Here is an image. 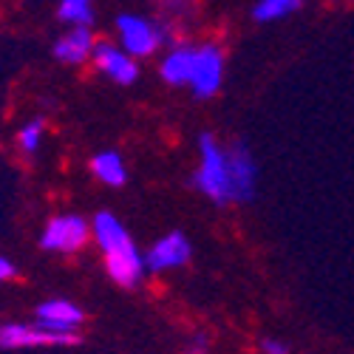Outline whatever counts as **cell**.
Masks as SVG:
<instances>
[{
	"label": "cell",
	"mask_w": 354,
	"mask_h": 354,
	"mask_svg": "<svg viewBox=\"0 0 354 354\" xmlns=\"http://www.w3.org/2000/svg\"><path fill=\"white\" fill-rule=\"evenodd\" d=\"M91 57L97 68L120 85H133L139 77V66L133 63V54H128L125 48H116L113 43H97Z\"/></svg>",
	"instance_id": "9c48e42d"
},
{
	"label": "cell",
	"mask_w": 354,
	"mask_h": 354,
	"mask_svg": "<svg viewBox=\"0 0 354 354\" xmlns=\"http://www.w3.org/2000/svg\"><path fill=\"white\" fill-rule=\"evenodd\" d=\"M116 28H120V37H122V48L133 57H147L153 54L165 40H167V28L139 17V15H122L116 20Z\"/></svg>",
	"instance_id": "3957f363"
},
{
	"label": "cell",
	"mask_w": 354,
	"mask_h": 354,
	"mask_svg": "<svg viewBox=\"0 0 354 354\" xmlns=\"http://www.w3.org/2000/svg\"><path fill=\"white\" fill-rule=\"evenodd\" d=\"M94 0H60V20L66 23H74V26H88L94 20V9H91Z\"/></svg>",
	"instance_id": "9a60e30c"
},
{
	"label": "cell",
	"mask_w": 354,
	"mask_h": 354,
	"mask_svg": "<svg viewBox=\"0 0 354 354\" xmlns=\"http://www.w3.org/2000/svg\"><path fill=\"white\" fill-rule=\"evenodd\" d=\"M94 230V239L105 255V270L108 275L125 286V289H133L139 286V281L145 278V258L139 252V247L133 244V239L128 235V230L122 227V221L111 216V213H100L91 224Z\"/></svg>",
	"instance_id": "6da1fadb"
},
{
	"label": "cell",
	"mask_w": 354,
	"mask_h": 354,
	"mask_svg": "<svg viewBox=\"0 0 354 354\" xmlns=\"http://www.w3.org/2000/svg\"><path fill=\"white\" fill-rule=\"evenodd\" d=\"M82 320H85L82 309L68 301H46L37 306V326L51 332H77Z\"/></svg>",
	"instance_id": "8fae6325"
},
{
	"label": "cell",
	"mask_w": 354,
	"mask_h": 354,
	"mask_svg": "<svg viewBox=\"0 0 354 354\" xmlns=\"http://www.w3.org/2000/svg\"><path fill=\"white\" fill-rule=\"evenodd\" d=\"M43 120H32L28 125H23L20 128V133H17V145H20V151L26 153V156H32V153H37V147H40V142H43Z\"/></svg>",
	"instance_id": "2e32d148"
},
{
	"label": "cell",
	"mask_w": 354,
	"mask_h": 354,
	"mask_svg": "<svg viewBox=\"0 0 354 354\" xmlns=\"http://www.w3.org/2000/svg\"><path fill=\"white\" fill-rule=\"evenodd\" d=\"M261 348H263V351H270V354H286V351H289L286 343H275V340H263Z\"/></svg>",
	"instance_id": "e0dca14e"
},
{
	"label": "cell",
	"mask_w": 354,
	"mask_h": 354,
	"mask_svg": "<svg viewBox=\"0 0 354 354\" xmlns=\"http://www.w3.org/2000/svg\"><path fill=\"white\" fill-rule=\"evenodd\" d=\"M224 80V57L218 51V46H201L196 48V68H193V80L190 88L198 100H210L218 94Z\"/></svg>",
	"instance_id": "8992f818"
},
{
	"label": "cell",
	"mask_w": 354,
	"mask_h": 354,
	"mask_svg": "<svg viewBox=\"0 0 354 354\" xmlns=\"http://www.w3.org/2000/svg\"><path fill=\"white\" fill-rule=\"evenodd\" d=\"M91 170H94L97 179H100L102 185H108V187H122L125 179H128L125 162H122V156L116 153V151H102V153H97V156L91 159Z\"/></svg>",
	"instance_id": "4fadbf2b"
},
{
	"label": "cell",
	"mask_w": 354,
	"mask_h": 354,
	"mask_svg": "<svg viewBox=\"0 0 354 354\" xmlns=\"http://www.w3.org/2000/svg\"><path fill=\"white\" fill-rule=\"evenodd\" d=\"M301 6V0H258V6L252 9V17L258 23H270L278 17H286L289 12H295Z\"/></svg>",
	"instance_id": "5bb4252c"
},
{
	"label": "cell",
	"mask_w": 354,
	"mask_h": 354,
	"mask_svg": "<svg viewBox=\"0 0 354 354\" xmlns=\"http://www.w3.org/2000/svg\"><path fill=\"white\" fill-rule=\"evenodd\" d=\"M196 68V48L176 46L162 60V80L170 85H190Z\"/></svg>",
	"instance_id": "7c38bea8"
},
{
	"label": "cell",
	"mask_w": 354,
	"mask_h": 354,
	"mask_svg": "<svg viewBox=\"0 0 354 354\" xmlns=\"http://www.w3.org/2000/svg\"><path fill=\"white\" fill-rule=\"evenodd\" d=\"M15 275V263L9 258H0V281H9Z\"/></svg>",
	"instance_id": "ac0fdd59"
},
{
	"label": "cell",
	"mask_w": 354,
	"mask_h": 354,
	"mask_svg": "<svg viewBox=\"0 0 354 354\" xmlns=\"http://www.w3.org/2000/svg\"><path fill=\"white\" fill-rule=\"evenodd\" d=\"M230 153V170H232V187H235V201H252L255 198V182H258V167L252 162V153L247 142H232L227 147Z\"/></svg>",
	"instance_id": "ba28073f"
},
{
	"label": "cell",
	"mask_w": 354,
	"mask_h": 354,
	"mask_svg": "<svg viewBox=\"0 0 354 354\" xmlns=\"http://www.w3.org/2000/svg\"><path fill=\"white\" fill-rule=\"evenodd\" d=\"M91 227L82 216H57L46 224L40 235V247L48 252H77L85 247Z\"/></svg>",
	"instance_id": "277c9868"
},
{
	"label": "cell",
	"mask_w": 354,
	"mask_h": 354,
	"mask_svg": "<svg viewBox=\"0 0 354 354\" xmlns=\"http://www.w3.org/2000/svg\"><path fill=\"white\" fill-rule=\"evenodd\" d=\"M198 170L193 173V187L204 193L213 204L224 207V204L235 201V187H232V170H230V153L221 147L210 133L198 139Z\"/></svg>",
	"instance_id": "7a4b0ae2"
},
{
	"label": "cell",
	"mask_w": 354,
	"mask_h": 354,
	"mask_svg": "<svg viewBox=\"0 0 354 354\" xmlns=\"http://www.w3.org/2000/svg\"><path fill=\"white\" fill-rule=\"evenodd\" d=\"M94 35H91V28L88 26H74L68 35H63L60 40L54 43V57L60 63H68V66H80L85 63L88 57L94 54Z\"/></svg>",
	"instance_id": "30bf717a"
},
{
	"label": "cell",
	"mask_w": 354,
	"mask_h": 354,
	"mask_svg": "<svg viewBox=\"0 0 354 354\" xmlns=\"http://www.w3.org/2000/svg\"><path fill=\"white\" fill-rule=\"evenodd\" d=\"M190 255H193V247L185 239V232L173 230V232H167L165 239H159L151 250H147L145 263H147V270L151 272H167V270L185 267V263L190 261Z\"/></svg>",
	"instance_id": "52a82bcc"
},
{
	"label": "cell",
	"mask_w": 354,
	"mask_h": 354,
	"mask_svg": "<svg viewBox=\"0 0 354 354\" xmlns=\"http://www.w3.org/2000/svg\"><path fill=\"white\" fill-rule=\"evenodd\" d=\"M80 343L77 332H51L43 326H23V323H9L0 326V346L3 348H28V346H74Z\"/></svg>",
	"instance_id": "5b68a950"
}]
</instances>
